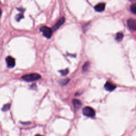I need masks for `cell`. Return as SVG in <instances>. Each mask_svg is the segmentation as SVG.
I'll list each match as a JSON object with an SVG mask.
<instances>
[{
  "mask_svg": "<svg viewBox=\"0 0 136 136\" xmlns=\"http://www.w3.org/2000/svg\"><path fill=\"white\" fill-rule=\"evenodd\" d=\"M123 38V35L122 33H118L117 34H116L115 39L117 40L118 42L122 41Z\"/></svg>",
  "mask_w": 136,
  "mask_h": 136,
  "instance_id": "10",
  "label": "cell"
},
{
  "mask_svg": "<svg viewBox=\"0 0 136 136\" xmlns=\"http://www.w3.org/2000/svg\"><path fill=\"white\" fill-rule=\"evenodd\" d=\"M130 10H131V11L132 13H133V14L136 13V4L135 3L132 4V6L130 7Z\"/></svg>",
  "mask_w": 136,
  "mask_h": 136,
  "instance_id": "13",
  "label": "cell"
},
{
  "mask_svg": "<svg viewBox=\"0 0 136 136\" xmlns=\"http://www.w3.org/2000/svg\"><path fill=\"white\" fill-rule=\"evenodd\" d=\"M105 89L108 92H112L116 88V86L111 83L110 82H106L104 85Z\"/></svg>",
  "mask_w": 136,
  "mask_h": 136,
  "instance_id": "6",
  "label": "cell"
},
{
  "mask_svg": "<svg viewBox=\"0 0 136 136\" xmlns=\"http://www.w3.org/2000/svg\"><path fill=\"white\" fill-rule=\"evenodd\" d=\"M40 31L43 33V36L47 38H50L52 35V30L47 26H43L40 28Z\"/></svg>",
  "mask_w": 136,
  "mask_h": 136,
  "instance_id": "2",
  "label": "cell"
},
{
  "mask_svg": "<svg viewBox=\"0 0 136 136\" xmlns=\"http://www.w3.org/2000/svg\"><path fill=\"white\" fill-rule=\"evenodd\" d=\"M6 62L8 67L9 68H13L15 66V64H16L15 59L10 56H9L6 58Z\"/></svg>",
  "mask_w": 136,
  "mask_h": 136,
  "instance_id": "5",
  "label": "cell"
},
{
  "mask_svg": "<svg viewBox=\"0 0 136 136\" xmlns=\"http://www.w3.org/2000/svg\"><path fill=\"white\" fill-rule=\"evenodd\" d=\"M64 21H65V18L62 17L61 19L59 20L54 25L53 27V29L54 30V31H57V30L64 22Z\"/></svg>",
  "mask_w": 136,
  "mask_h": 136,
  "instance_id": "7",
  "label": "cell"
},
{
  "mask_svg": "<svg viewBox=\"0 0 136 136\" xmlns=\"http://www.w3.org/2000/svg\"><path fill=\"white\" fill-rule=\"evenodd\" d=\"M69 80H70L69 79H65L61 80V81H60V83L61 85V86H65L69 83Z\"/></svg>",
  "mask_w": 136,
  "mask_h": 136,
  "instance_id": "12",
  "label": "cell"
},
{
  "mask_svg": "<svg viewBox=\"0 0 136 136\" xmlns=\"http://www.w3.org/2000/svg\"><path fill=\"white\" fill-rule=\"evenodd\" d=\"M72 103L73 105V106L75 109H79L80 107L81 106L82 103L81 102L77 99H74L72 100Z\"/></svg>",
  "mask_w": 136,
  "mask_h": 136,
  "instance_id": "9",
  "label": "cell"
},
{
  "mask_svg": "<svg viewBox=\"0 0 136 136\" xmlns=\"http://www.w3.org/2000/svg\"><path fill=\"white\" fill-rule=\"evenodd\" d=\"M41 78V75L37 73H31L24 75L22 77V79L27 82H32L39 80Z\"/></svg>",
  "mask_w": 136,
  "mask_h": 136,
  "instance_id": "1",
  "label": "cell"
},
{
  "mask_svg": "<svg viewBox=\"0 0 136 136\" xmlns=\"http://www.w3.org/2000/svg\"><path fill=\"white\" fill-rule=\"evenodd\" d=\"M89 67V63L88 62H86V63H85V64L84 65V66H83V71L84 72L85 71H86L88 70V68Z\"/></svg>",
  "mask_w": 136,
  "mask_h": 136,
  "instance_id": "14",
  "label": "cell"
},
{
  "mask_svg": "<svg viewBox=\"0 0 136 136\" xmlns=\"http://www.w3.org/2000/svg\"><path fill=\"white\" fill-rule=\"evenodd\" d=\"M1 15H2V11H1V9H0V17H1Z\"/></svg>",
  "mask_w": 136,
  "mask_h": 136,
  "instance_id": "17",
  "label": "cell"
},
{
  "mask_svg": "<svg viewBox=\"0 0 136 136\" xmlns=\"http://www.w3.org/2000/svg\"><path fill=\"white\" fill-rule=\"evenodd\" d=\"M127 25L131 31H135L136 30V21L134 19L130 18L127 20Z\"/></svg>",
  "mask_w": 136,
  "mask_h": 136,
  "instance_id": "4",
  "label": "cell"
},
{
  "mask_svg": "<svg viewBox=\"0 0 136 136\" xmlns=\"http://www.w3.org/2000/svg\"><path fill=\"white\" fill-rule=\"evenodd\" d=\"M10 106H11V105L10 104H6L4 105L3 107L2 108V111L4 112L5 111H8L9 110H10Z\"/></svg>",
  "mask_w": 136,
  "mask_h": 136,
  "instance_id": "11",
  "label": "cell"
},
{
  "mask_svg": "<svg viewBox=\"0 0 136 136\" xmlns=\"http://www.w3.org/2000/svg\"><path fill=\"white\" fill-rule=\"evenodd\" d=\"M83 113L84 115L90 118H93L95 115V110L93 108L89 106L85 107L83 108Z\"/></svg>",
  "mask_w": 136,
  "mask_h": 136,
  "instance_id": "3",
  "label": "cell"
},
{
  "mask_svg": "<svg viewBox=\"0 0 136 136\" xmlns=\"http://www.w3.org/2000/svg\"><path fill=\"white\" fill-rule=\"evenodd\" d=\"M35 136H42V135H40V134H36V135H35Z\"/></svg>",
  "mask_w": 136,
  "mask_h": 136,
  "instance_id": "18",
  "label": "cell"
},
{
  "mask_svg": "<svg viewBox=\"0 0 136 136\" xmlns=\"http://www.w3.org/2000/svg\"><path fill=\"white\" fill-rule=\"evenodd\" d=\"M23 18V14H22V13H21V14H19L17 15L16 17V19L17 21H19Z\"/></svg>",
  "mask_w": 136,
  "mask_h": 136,
  "instance_id": "15",
  "label": "cell"
},
{
  "mask_svg": "<svg viewBox=\"0 0 136 136\" xmlns=\"http://www.w3.org/2000/svg\"><path fill=\"white\" fill-rule=\"evenodd\" d=\"M59 72L61 73L62 75H66L69 72V70L68 69H66L65 70H61V71H60Z\"/></svg>",
  "mask_w": 136,
  "mask_h": 136,
  "instance_id": "16",
  "label": "cell"
},
{
  "mask_svg": "<svg viewBox=\"0 0 136 136\" xmlns=\"http://www.w3.org/2000/svg\"><path fill=\"white\" fill-rule=\"evenodd\" d=\"M95 10L96 11L100 12L103 11L105 8V4L104 3H99L95 7Z\"/></svg>",
  "mask_w": 136,
  "mask_h": 136,
  "instance_id": "8",
  "label": "cell"
}]
</instances>
